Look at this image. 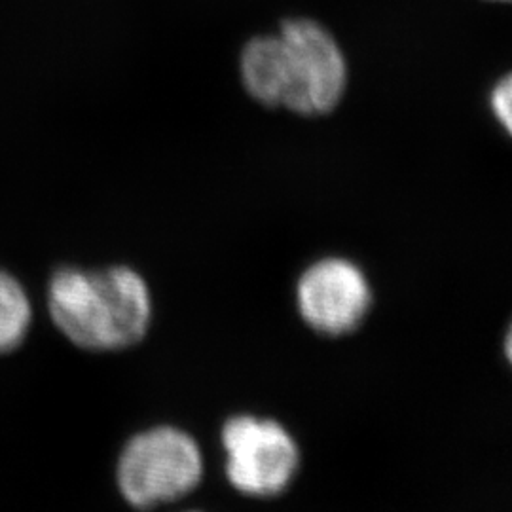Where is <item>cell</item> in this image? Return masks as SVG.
<instances>
[{
  "label": "cell",
  "mask_w": 512,
  "mask_h": 512,
  "mask_svg": "<svg viewBox=\"0 0 512 512\" xmlns=\"http://www.w3.org/2000/svg\"><path fill=\"white\" fill-rule=\"evenodd\" d=\"M202 476L198 442L169 425L135 435L118 459L120 492L131 507L143 511L190 494Z\"/></svg>",
  "instance_id": "7a4b0ae2"
},
{
  "label": "cell",
  "mask_w": 512,
  "mask_h": 512,
  "mask_svg": "<svg viewBox=\"0 0 512 512\" xmlns=\"http://www.w3.org/2000/svg\"><path fill=\"white\" fill-rule=\"evenodd\" d=\"M505 355H507V359H511V330L505 336Z\"/></svg>",
  "instance_id": "9c48e42d"
},
{
  "label": "cell",
  "mask_w": 512,
  "mask_h": 512,
  "mask_svg": "<svg viewBox=\"0 0 512 512\" xmlns=\"http://www.w3.org/2000/svg\"><path fill=\"white\" fill-rule=\"evenodd\" d=\"M289 59L285 109L302 116L329 114L348 86V63L336 38L313 19H287L281 25Z\"/></svg>",
  "instance_id": "3957f363"
},
{
  "label": "cell",
  "mask_w": 512,
  "mask_h": 512,
  "mask_svg": "<svg viewBox=\"0 0 512 512\" xmlns=\"http://www.w3.org/2000/svg\"><path fill=\"white\" fill-rule=\"evenodd\" d=\"M31 300L18 279L0 270V353L18 348L31 327Z\"/></svg>",
  "instance_id": "52a82bcc"
},
{
  "label": "cell",
  "mask_w": 512,
  "mask_h": 512,
  "mask_svg": "<svg viewBox=\"0 0 512 512\" xmlns=\"http://www.w3.org/2000/svg\"><path fill=\"white\" fill-rule=\"evenodd\" d=\"M241 82L264 107H285L289 93V59L279 35L251 38L239 57Z\"/></svg>",
  "instance_id": "8992f818"
},
{
  "label": "cell",
  "mask_w": 512,
  "mask_h": 512,
  "mask_svg": "<svg viewBox=\"0 0 512 512\" xmlns=\"http://www.w3.org/2000/svg\"><path fill=\"white\" fill-rule=\"evenodd\" d=\"M296 302L311 329L327 336H344L357 329L372 304L363 270L346 258H323L302 274Z\"/></svg>",
  "instance_id": "5b68a950"
},
{
  "label": "cell",
  "mask_w": 512,
  "mask_h": 512,
  "mask_svg": "<svg viewBox=\"0 0 512 512\" xmlns=\"http://www.w3.org/2000/svg\"><path fill=\"white\" fill-rule=\"evenodd\" d=\"M492 112L497 122L503 126L505 131H511L512 126V82L511 76H503L492 90L490 95Z\"/></svg>",
  "instance_id": "ba28073f"
},
{
  "label": "cell",
  "mask_w": 512,
  "mask_h": 512,
  "mask_svg": "<svg viewBox=\"0 0 512 512\" xmlns=\"http://www.w3.org/2000/svg\"><path fill=\"white\" fill-rule=\"evenodd\" d=\"M220 439L226 450V476L241 494H281L298 471L300 450L275 420L234 416L224 423Z\"/></svg>",
  "instance_id": "277c9868"
},
{
  "label": "cell",
  "mask_w": 512,
  "mask_h": 512,
  "mask_svg": "<svg viewBox=\"0 0 512 512\" xmlns=\"http://www.w3.org/2000/svg\"><path fill=\"white\" fill-rule=\"evenodd\" d=\"M55 327L78 348L116 351L141 342L150 327L147 281L128 266L59 268L48 285Z\"/></svg>",
  "instance_id": "6da1fadb"
}]
</instances>
